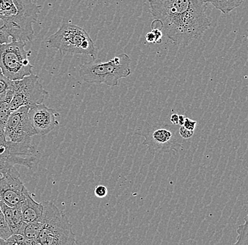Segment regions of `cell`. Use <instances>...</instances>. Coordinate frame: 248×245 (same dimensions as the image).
I'll return each mask as SVG.
<instances>
[{
	"instance_id": "5",
	"label": "cell",
	"mask_w": 248,
	"mask_h": 245,
	"mask_svg": "<svg viewBox=\"0 0 248 245\" xmlns=\"http://www.w3.org/2000/svg\"><path fill=\"white\" fill-rule=\"evenodd\" d=\"M178 126L164 123L150 125L143 122L135 134L144 138L142 144L147 146L151 154L178 151L184 148V139L180 136Z\"/></svg>"
},
{
	"instance_id": "27",
	"label": "cell",
	"mask_w": 248,
	"mask_h": 245,
	"mask_svg": "<svg viewBox=\"0 0 248 245\" xmlns=\"http://www.w3.org/2000/svg\"><path fill=\"white\" fill-rule=\"evenodd\" d=\"M6 140L5 134H4V126L0 125V143Z\"/></svg>"
},
{
	"instance_id": "14",
	"label": "cell",
	"mask_w": 248,
	"mask_h": 245,
	"mask_svg": "<svg viewBox=\"0 0 248 245\" xmlns=\"http://www.w3.org/2000/svg\"><path fill=\"white\" fill-rule=\"evenodd\" d=\"M18 206L21 208L23 221L26 223L36 221L43 214V204L36 202L31 196L30 192L26 188L25 190L24 198Z\"/></svg>"
},
{
	"instance_id": "20",
	"label": "cell",
	"mask_w": 248,
	"mask_h": 245,
	"mask_svg": "<svg viewBox=\"0 0 248 245\" xmlns=\"http://www.w3.org/2000/svg\"><path fill=\"white\" fill-rule=\"evenodd\" d=\"M13 86V81L7 78L0 70V98H6L7 91Z\"/></svg>"
},
{
	"instance_id": "9",
	"label": "cell",
	"mask_w": 248,
	"mask_h": 245,
	"mask_svg": "<svg viewBox=\"0 0 248 245\" xmlns=\"http://www.w3.org/2000/svg\"><path fill=\"white\" fill-rule=\"evenodd\" d=\"M38 18L26 15L0 16V44L12 41L32 42L35 33L32 24Z\"/></svg>"
},
{
	"instance_id": "15",
	"label": "cell",
	"mask_w": 248,
	"mask_h": 245,
	"mask_svg": "<svg viewBox=\"0 0 248 245\" xmlns=\"http://www.w3.org/2000/svg\"><path fill=\"white\" fill-rule=\"evenodd\" d=\"M0 206L12 234H20L23 226L26 223L23 221L21 208L19 206L11 207L1 201H0Z\"/></svg>"
},
{
	"instance_id": "3",
	"label": "cell",
	"mask_w": 248,
	"mask_h": 245,
	"mask_svg": "<svg viewBox=\"0 0 248 245\" xmlns=\"http://www.w3.org/2000/svg\"><path fill=\"white\" fill-rule=\"evenodd\" d=\"M131 60L126 54H121L109 61L102 63L94 60L83 64L79 69L80 78L88 83H105L114 87L119 80L126 78L131 74Z\"/></svg>"
},
{
	"instance_id": "23",
	"label": "cell",
	"mask_w": 248,
	"mask_h": 245,
	"mask_svg": "<svg viewBox=\"0 0 248 245\" xmlns=\"http://www.w3.org/2000/svg\"><path fill=\"white\" fill-rule=\"evenodd\" d=\"M179 131L180 136L183 138L184 139H189V138L191 137L194 134L193 131H190V130H187L184 126L179 127Z\"/></svg>"
},
{
	"instance_id": "17",
	"label": "cell",
	"mask_w": 248,
	"mask_h": 245,
	"mask_svg": "<svg viewBox=\"0 0 248 245\" xmlns=\"http://www.w3.org/2000/svg\"><path fill=\"white\" fill-rule=\"evenodd\" d=\"M245 223L237 229V241L234 245H248V214L245 217Z\"/></svg>"
},
{
	"instance_id": "29",
	"label": "cell",
	"mask_w": 248,
	"mask_h": 245,
	"mask_svg": "<svg viewBox=\"0 0 248 245\" xmlns=\"http://www.w3.org/2000/svg\"><path fill=\"white\" fill-rule=\"evenodd\" d=\"M1 177H2V174H1V173H0V180H1Z\"/></svg>"
},
{
	"instance_id": "1",
	"label": "cell",
	"mask_w": 248,
	"mask_h": 245,
	"mask_svg": "<svg viewBox=\"0 0 248 245\" xmlns=\"http://www.w3.org/2000/svg\"><path fill=\"white\" fill-rule=\"evenodd\" d=\"M150 12L167 38L186 47L202 36L212 24L202 0H148Z\"/></svg>"
},
{
	"instance_id": "6",
	"label": "cell",
	"mask_w": 248,
	"mask_h": 245,
	"mask_svg": "<svg viewBox=\"0 0 248 245\" xmlns=\"http://www.w3.org/2000/svg\"><path fill=\"white\" fill-rule=\"evenodd\" d=\"M26 43L12 41L0 44V70L11 81L20 80L32 74L34 66L30 63V51L25 49Z\"/></svg>"
},
{
	"instance_id": "16",
	"label": "cell",
	"mask_w": 248,
	"mask_h": 245,
	"mask_svg": "<svg viewBox=\"0 0 248 245\" xmlns=\"http://www.w3.org/2000/svg\"><path fill=\"white\" fill-rule=\"evenodd\" d=\"M202 1L205 3H210L221 13L228 15L233 9L242 5L245 0H202Z\"/></svg>"
},
{
	"instance_id": "19",
	"label": "cell",
	"mask_w": 248,
	"mask_h": 245,
	"mask_svg": "<svg viewBox=\"0 0 248 245\" xmlns=\"http://www.w3.org/2000/svg\"><path fill=\"white\" fill-rule=\"evenodd\" d=\"M12 235V231L8 226L5 216L0 206V238L6 240Z\"/></svg>"
},
{
	"instance_id": "12",
	"label": "cell",
	"mask_w": 248,
	"mask_h": 245,
	"mask_svg": "<svg viewBox=\"0 0 248 245\" xmlns=\"http://www.w3.org/2000/svg\"><path fill=\"white\" fill-rule=\"evenodd\" d=\"M29 115L31 125L39 136L49 134L59 125L57 117L60 114L43 103L29 108Z\"/></svg>"
},
{
	"instance_id": "22",
	"label": "cell",
	"mask_w": 248,
	"mask_h": 245,
	"mask_svg": "<svg viewBox=\"0 0 248 245\" xmlns=\"http://www.w3.org/2000/svg\"><path fill=\"white\" fill-rule=\"evenodd\" d=\"M108 190L103 185L97 186L94 189V195L98 198H105L108 195Z\"/></svg>"
},
{
	"instance_id": "25",
	"label": "cell",
	"mask_w": 248,
	"mask_h": 245,
	"mask_svg": "<svg viewBox=\"0 0 248 245\" xmlns=\"http://www.w3.org/2000/svg\"><path fill=\"white\" fill-rule=\"evenodd\" d=\"M145 39L147 42L150 43H157V39H156V35H155V33L152 31V32L147 33L146 36H145Z\"/></svg>"
},
{
	"instance_id": "18",
	"label": "cell",
	"mask_w": 248,
	"mask_h": 245,
	"mask_svg": "<svg viewBox=\"0 0 248 245\" xmlns=\"http://www.w3.org/2000/svg\"><path fill=\"white\" fill-rule=\"evenodd\" d=\"M11 102L7 98H0V125L5 126L12 111L10 106Z\"/></svg>"
},
{
	"instance_id": "7",
	"label": "cell",
	"mask_w": 248,
	"mask_h": 245,
	"mask_svg": "<svg viewBox=\"0 0 248 245\" xmlns=\"http://www.w3.org/2000/svg\"><path fill=\"white\" fill-rule=\"evenodd\" d=\"M37 158V150L31 139L21 142L0 143V173L15 165L31 169Z\"/></svg>"
},
{
	"instance_id": "11",
	"label": "cell",
	"mask_w": 248,
	"mask_h": 245,
	"mask_svg": "<svg viewBox=\"0 0 248 245\" xmlns=\"http://www.w3.org/2000/svg\"><path fill=\"white\" fill-rule=\"evenodd\" d=\"M26 187L15 166L3 172L0 180V201L11 207L18 206L24 198Z\"/></svg>"
},
{
	"instance_id": "28",
	"label": "cell",
	"mask_w": 248,
	"mask_h": 245,
	"mask_svg": "<svg viewBox=\"0 0 248 245\" xmlns=\"http://www.w3.org/2000/svg\"><path fill=\"white\" fill-rule=\"evenodd\" d=\"M186 118V117L185 116L182 115V114L178 115V125H179V126H183V125H184Z\"/></svg>"
},
{
	"instance_id": "10",
	"label": "cell",
	"mask_w": 248,
	"mask_h": 245,
	"mask_svg": "<svg viewBox=\"0 0 248 245\" xmlns=\"http://www.w3.org/2000/svg\"><path fill=\"white\" fill-rule=\"evenodd\" d=\"M29 111L28 107H21L11 113L4 126V134L7 141L24 142L37 135L31 125Z\"/></svg>"
},
{
	"instance_id": "26",
	"label": "cell",
	"mask_w": 248,
	"mask_h": 245,
	"mask_svg": "<svg viewBox=\"0 0 248 245\" xmlns=\"http://www.w3.org/2000/svg\"><path fill=\"white\" fill-rule=\"evenodd\" d=\"M178 115L177 114H172L170 115V121L173 125H178Z\"/></svg>"
},
{
	"instance_id": "2",
	"label": "cell",
	"mask_w": 248,
	"mask_h": 245,
	"mask_svg": "<svg viewBox=\"0 0 248 245\" xmlns=\"http://www.w3.org/2000/svg\"><path fill=\"white\" fill-rule=\"evenodd\" d=\"M42 204L43 212L40 218L43 227L37 239L38 245H77L72 225L67 216L51 201H43Z\"/></svg>"
},
{
	"instance_id": "21",
	"label": "cell",
	"mask_w": 248,
	"mask_h": 245,
	"mask_svg": "<svg viewBox=\"0 0 248 245\" xmlns=\"http://www.w3.org/2000/svg\"><path fill=\"white\" fill-rule=\"evenodd\" d=\"M6 245H32V242L27 240L21 234H12L9 238L5 240Z\"/></svg>"
},
{
	"instance_id": "4",
	"label": "cell",
	"mask_w": 248,
	"mask_h": 245,
	"mask_svg": "<svg viewBox=\"0 0 248 245\" xmlns=\"http://www.w3.org/2000/svg\"><path fill=\"white\" fill-rule=\"evenodd\" d=\"M47 48L60 53L89 55L97 60V49L92 38L84 29L77 25L63 23L55 33L46 40Z\"/></svg>"
},
{
	"instance_id": "8",
	"label": "cell",
	"mask_w": 248,
	"mask_h": 245,
	"mask_svg": "<svg viewBox=\"0 0 248 245\" xmlns=\"http://www.w3.org/2000/svg\"><path fill=\"white\" fill-rule=\"evenodd\" d=\"M14 95L11 101V111H15L21 107L31 108L43 103L49 94L44 89L37 75L13 81Z\"/></svg>"
},
{
	"instance_id": "24",
	"label": "cell",
	"mask_w": 248,
	"mask_h": 245,
	"mask_svg": "<svg viewBox=\"0 0 248 245\" xmlns=\"http://www.w3.org/2000/svg\"><path fill=\"white\" fill-rule=\"evenodd\" d=\"M196 121L193 120L186 117L185 122H184V125L187 130H190V131H195V127H196Z\"/></svg>"
},
{
	"instance_id": "13",
	"label": "cell",
	"mask_w": 248,
	"mask_h": 245,
	"mask_svg": "<svg viewBox=\"0 0 248 245\" xmlns=\"http://www.w3.org/2000/svg\"><path fill=\"white\" fill-rule=\"evenodd\" d=\"M40 6L32 0H0V16H12L26 15L38 17Z\"/></svg>"
}]
</instances>
